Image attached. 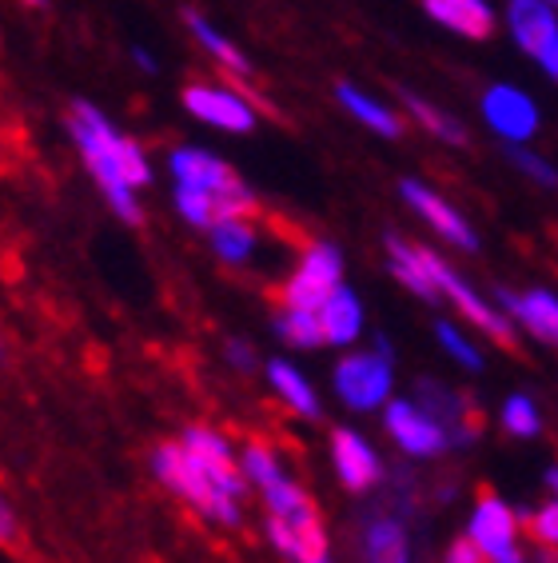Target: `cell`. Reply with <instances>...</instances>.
<instances>
[{
    "label": "cell",
    "mask_w": 558,
    "mask_h": 563,
    "mask_svg": "<svg viewBox=\"0 0 558 563\" xmlns=\"http://www.w3.org/2000/svg\"><path fill=\"white\" fill-rule=\"evenodd\" d=\"M68 136H72L88 176L97 180L104 200L112 205V212L124 224H140L144 220L140 188L152 185V164L144 144L112 129V120L88 100L68 104Z\"/></svg>",
    "instance_id": "cell-1"
},
{
    "label": "cell",
    "mask_w": 558,
    "mask_h": 563,
    "mask_svg": "<svg viewBox=\"0 0 558 563\" xmlns=\"http://www.w3.org/2000/svg\"><path fill=\"white\" fill-rule=\"evenodd\" d=\"M152 476L160 479L164 488L172 492L176 499H183L196 516H204L208 523H220V528H239L244 523V508H239L236 496H227L208 467L196 460V455L183 452V444H156L152 452Z\"/></svg>",
    "instance_id": "cell-2"
},
{
    "label": "cell",
    "mask_w": 558,
    "mask_h": 563,
    "mask_svg": "<svg viewBox=\"0 0 558 563\" xmlns=\"http://www.w3.org/2000/svg\"><path fill=\"white\" fill-rule=\"evenodd\" d=\"M344 288V252L327 244V240H312L303 249L300 264L291 268V276L279 284V308H308V312H320L323 303L332 300L335 292Z\"/></svg>",
    "instance_id": "cell-3"
},
{
    "label": "cell",
    "mask_w": 558,
    "mask_h": 563,
    "mask_svg": "<svg viewBox=\"0 0 558 563\" xmlns=\"http://www.w3.org/2000/svg\"><path fill=\"white\" fill-rule=\"evenodd\" d=\"M391 344L383 336L376 340V352H347L335 364V396L351 408V412H376L391 404Z\"/></svg>",
    "instance_id": "cell-4"
},
{
    "label": "cell",
    "mask_w": 558,
    "mask_h": 563,
    "mask_svg": "<svg viewBox=\"0 0 558 563\" xmlns=\"http://www.w3.org/2000/svg\"><path fill=\"white\" fill-rule=\"evenodd\" d=\"M427 268H431V280H435V288H439V296L451 303V308L462 316V320H467V324L479 328V332H483L487 340H494V344L503 347V352H518L515 320H511L503 308L487 303L483 296L475 292L471 284L462 280L459 272L443 261V256H435V252H427Z\"/></svg>",
    "instance_id": "cell-5"
},
{
    "label": "cell",
    "mask_w": 558,
    "mask_h": 563,
    "mask_svg": "<svg viewBox=\"0 0 558 563\" xmlns=\"http://www.w3.org/2000/svg\"><path fill=\"white\" fill-rule=\"evenodd\" d=\"M180 104L200 124L232 132V136H247L259 124V109L247 100L244 88L224 85V80H188L180 92Z\"/></svg>",
    "instance_id": "cell-6"
},
{
    "label": "cell",
    "mask_w": 558,
    "mask_h": 563,
    "mask_svg": "<svg viewBox=\"0 0 558 563\" xmlns=\"http://www.w3.org/2000/svg\"><path fill=\"white\" fill-rule=\"evenodd\" d=\"M415 404L431 420L439 423L443 432L451 435L455 448H471L483 440L487 432V416L479 408V400H471L467 391H455L439 379H418L415 384Z\"/></svg>",
    "instance_id": "cell-7"
},
{
    "label": "cell",
    "mask_w": 558,
    "mask_h": 563,
    "mask_svg": "<svg viewBox=\"0 0 558 563\" xmlns=\"http://www.w3.org/2000/svg\"><path fill=\"white\" fill-rule=\"evenodd\" d=\"M506 29L515 44L558 85V12L550 0H511Z\"/></svg>",
    "instance_id": "cell-8"
},
{
    "label": "cell",
    "mask_w": 558,
    "mask_h": 563,
    "mask_svg": "<svg viewBox=\"0 0 558 563\" xmlns=\"http://www.w3.org/2000/svg\"><path fill=\"white\" fill-rule=\"evenodd\" d=\"M399 196H403V205H408L435 236L447 240L451 249H459V252L483 249V240H479V232L471 228V220L462 217L459 208L447 205L431 185H423V180H415V176H403V180H399Z\"/></svg>",
    "instance_id": "cell-9"
},
{
    "label": "cell",
    "mask_w": 558,
    "mask_h": 563,
    "mask_svg": "<svg viewBox=\"0 0 558 563\" xmlns=\"http://www.w3.org/2000/svg\"><path fill=\"white\" fill-rule=\"evenodd\" d=\"M359 560L364 563H415V540H411V520L395 508L376 504L359 520Z\"/></svg>",
    "instance_id": "cell-10"
},
{
    "label": "cell",
    "mask_w": 558,
    "mask_h": 563,
    "mask_svg": "<svg viewBox=\"0 0 558 563\" xmlns=\"http://www.w3.org/2000/svg\"><path fill=\"white\" fill-rule=\"evenodd\" d=\"M383 428L399 444V452L411 460H439L451 448V435L431 420L415 400H391L383 408Z\"/></svg>",
    "instance_id": "cell-11"
},
{
    "label": "cell",
    "mask_w": 558,
    "mask_h": 563,
    "mask_svg": "<svg viewBox=\"0 0 558 563\" xmlns=\"http://www.w3.org/2000/svg\"><path fill=\"white\" fill-rule=\"evenodd\" d=\"M332 464H335L339 484H344L351 496H367V492L383 488V479H387L379 452L367 444L355 428H332Z\"/></svg>",
    "instance_id": "cell-12"
},
{
    "label": "cell",
    "mask_w": 558,
    "mask_h": 563,
    "mask_svg": "<svg viewBox=\"0 0 558 563\" xmlns=\"http://www.w3.org/2000/svg\"><path fill=\"white\" fill-rule=\"evenodd\" d=\"M518 516L511 504L494 488H479L475 492V511H471V523H467V536H471L487 555H506L518 548Z\"/></svg>",
    "instance_id": "cell-13"
},
{
    "label": "cell",
    "mask_w": 558,
    "mask_h": 563,
    "mask_svg": "<svg viewBox=\"0 0 558 563\" xmlns=\"http://www.w3.org/2000/svg\"><path fill=\"white\" fill-rule=\"evenodd\" d=\"M483 120L503 144H526L538 132V104L515 85H491L483 92Z\"/></svg>",
    "instance_id": "cell-14"
},
{
    "label": "cell",
    "mask_w": 558,
    "mask_h": 563,
    "mask_svg": "<svg viewBox=\"0 0 558 563\" xmlns=\"http://www.w3.org/2000/svg\"><path fill=\"white\" fill-rule=\"evenodd\" d=\"M168 173H172L176 185H192L212 192L215 205H220V196H227L232 188L244 185L232 164H224L208 148H192V144H180V148L168 152Z\"/></svg>",
    "instance_id": "cell-15"
},
{
    "label": "cell",
    "mask_w": 558,
    "mask_h": 563,
    "mask_svg": "<svg viewBox=\"0 0 558 563\" xmlns=\"http://www.w3.org/2000/svg\"><path fill=\"white\" fill-rule=\"evenodd\" d=\"M271 548L288 563H332V540H327V528L320 520H279L268 516L264 520Z\"/></svg>",
    "instance_id": "cell-16"
},
{
    "label": "cell",
    "mask_w": 558,
    "mask_h": 563,
    "mask_svg": "<svg viewBox=\"0 0 558 563\" xmlns=\"http://www.w3.org/2000/svg\"><path fill=\"white\" fill-rule=\"evenodd\" d=\"M499 308H503L515 324H523L526 332L543 344L558 347V296L547 288H526V292H511V288H499Z\"/></svg>",
    "instance_id": "cell-17"
},
{
    "label": "cell",
    "mask_w": 558,
    "mask_h": 563,
    "mask_svg": "<svg viewBox=\"0 0 558 563\" xmlns=\"http://www.w3.org/2000/svg\"><path fill=\"white\" fill-rule=\"evenodd\" d=\"M383 249H387V272L395 276L403 288H408L415 300L423 303H439V288L431 280V268H427V249H418L415 240L399 236V232H387L383 236Z\"/></svg>",
    "instance_id": "cell-18"
},
{
    "label": "cell",
    "mask_w": 558,
    "mask_h": 563,
    "mask_svg": "<svg viewBox=\"0 0 558 563\" xmlns=\"http://www.w3.org/2000/svg\"><path fill=\"white\" fill-rule=\"evenodd\" d=\"M423 12L467 41H487L494 33V12L487 0H423Z\"/></svg>",
    "instance_id": "cell-19"
},
{
    "label": "cell",
    "mask_w": 558,
    "mask_h": 563,
    "mask_svg": "<svg viewBox=\"0 0 558 563\" xmlns=\"http://www.w3.org/2000/svg\"><path fill=\"white\" fill-rule=\"evenodd\" d=\"M335 100H339V109H344L355 124H364L367 132H376L383 141H399V136H403V117L391 112L387 104H379L371 92L355 88L351 80H339V85H335Z\"/></svg>",
    "instance_id": "cell-20"
},
{
    "label": "cell",
    "mask_w": 558,
    "mask_h": 563,
    "mask_svg": "<svg viewBox=\"0 0 558 563\" xmlns=\"http://www.w3.org/2000/svg\"><path fill=\"white\" fill-rule=\"evenodd\" d=\"M264 372H268V384L279 400H283V408H291V412L303 416V420H320L323 416L320 391L312 388V379L303 376L295 364H288V360H268Z\"/></svg>",
    "instance_id": "cell-21"
},
{
    "label": "cell",
    "mask_w": 558,
    "mask_h": 563,
    "mask_svg": "<svg viewBox=\"0 0 558 563\" xmlns=\"http://www.w3.org/2000/svg\"><path fill=\"white\" fill-rule=\"evenodd\" d=\"M320 328H323V344L351 347L355 340H359V332H364V300L344 284V288L320 308Z\"/></svg>",
    "instance_id": "cell-22"
},
{
    "label": "cell",
    "mask_w": 558,
    "mask_h": 563,
    "mask_svg": "<svg viewBox=\"0 0 558 563\" xmlns=\"http://www.w3.org/2000/svg\"><path fill=\"white\" fill-rule=\"evenodd\" d=\"M208 244H212L215 261L227 264V268H239L256 256L259 232L252 224V217H220L208 228Z\"/></svg>",
    "instance_id": "cell-23"
},
{
    "label": "cell",
    "mask_w": 558,
    "mask_h": 563,
    "mask_svg": "<svg viewBox=\"0 0 558 563\" xmlns=\"http://www.w3.org/2000/svg\"><path fill=\"white\" fill-rule=\"evenodd\" d=\"M183 24L192 29L196 44H200V48H204V53L212 56L215 65H220L227 76H232V80H252V60H247V56L239 53L236 44L227 41V36L220 33V29H215V24L208 21V16H200L196 9H183Z\"/></svg>",
    "instance_id": "cell-24"
},
{
    "label": "cell",
    "mask_w": 558,
    "mask_h": 563,
    "mask_svg": "<svg viewBox=\"0 0 558 563\" xmlns=\"http://www.w3.org/2000/svg\"><path fill=\"white\" fill-rule=\"evenodd\" d=\"M399 100H403V109L411 112V120H415L427 136H435L439 144H451V148H467V129H462L451 112H443L439 104L423 100L418 92H411V88H399Z\"/></svg>",
    "instance_id": "cell-25"
},
{
    "label": "cell",
    "mask_w": 558,
    "mask_h": 563,
    "mask_svg": "<svg viewBox=\"0 0 558 563\" xmlns=\"http://www.w3.org/2000/svg\"><path fill=\"white\" fill-rule=\"evenodd\" d=\"M259 496H264L268 516H279V520H320V504L312 499V492L300 488L291 476L276 479V484L264 488Z\"/></svg>",
    "instance_id": "cell-26"
},
{
    "label": "cell",
    "mask_w": 558,
    "mask_h": 563,
    "mask_svg": "<svg viewBox=\"0 0 558 563\" xmlns=\"http://www.w3.org/2000/svg\"><path fill=\"white\" fill-rule=\"evenodd\" d=\"M239 472L247 476V484L252 488H271L276 479L288 476V467H283V460H279V452L268 444V440H259V435H252V440H244V448H239Z\"/></svg>",
    "instance_id": "cell-27"
},
{
    "label": "cell",
    "mask_w": 558,
    "mask_h": 563,
    "mask_svg": "<svg viewBox=\"0 0 558 563\" xmlns=\"http://www.w3.org/2000/svg\"><path fill=\"white\" fill-rule=\"evenodd\" d=\"M180 444L188 448L196 460H204V464H239L232 440H227L224 432L208 428V423H188L180 432Z\"/></svg>",
    "instance_id": "cell-28"
},
{
    "label": "cell",
    "mask_w": 558,
    "mask_h": 563,
    "mask_svg": "<svg viewBox=\"0 0 558 563\" xmlns=\"http://www.w3.org/2000/svg\"><path fill=\"white\" fill-rule=\"evenodd\" d=\"M276 336L288 347H323L320 312H308V308H279Z\"/></svg>",
    "instance_id": "cell-29"
},
{
    "label": "cell",
    "mask_w": 558,
    "mask_h": 563,
    "mask_svg": "<svg viewBox=\"0 0 558 563\" xmlns=\"http://www.w3.org/2000/svg\"><path fill=\"white\" fill-rule=\"evenodd\" d=\"M499 423H503V432L515 435V440H535V435L543 432V412H538V404L531 400L526 391H515V396L503 400Z\"/></svg>",
    "instance_id": "cell-30"
},
{
    "label": "cell",
    "mask_w": 558,
    "mask_h": 563,
    "mask_svg": "<svg viewBox=\"0 0 558 563\" xmlns=\"http://www.w3.org/2000/svg\"><path fill=\"white\" fill-rule=\"evenodd\" d=\"M172 200H176V212H180V220H188L192 228H204V232H208V228L220 220V205H215V196L204 192V188L176 185Z\"/></svg>",
    "instance_id": "cell-31"
},
{
    "label": "cell",
    "mask_w": 558,
    "mask_h": 563,
    "mask_svg": "<svg viewBox=\"0 0 558 563\" xmlns=\"http://www.w3.org/2000/svg\"><path fill=\"white\" fill-rule=\"evenodd\" d=\"M435 340H439V347L459 364L462 372H483V352L467 340V332H462L459 324H451V320H435Z\"/></svg>",
    "instance_id": "cell-32"
},
{
    "label": "cell",
    "mask_w": 558,
    "mask_h": 563,
    "mask_svg": "<svg viewBox=\"0 0 558 563\" xmlns=\"http://www.w3.org/2000/svg\"><path fill=\"white\" fill-rule=\"evenodd\" d=\"M503 156L511 164H515V168L526 176V180H535L538 188H558V168L550 161H543L538 152L526 148V144H506Z\"/></svg>",
    "instance_id": "cell-33"
},
{
    "label": "cell",
    "mask_w": 558,
    "mask_h": 563,
    "mask_svg": "<svg viewBox=\"0 0 558 563\" xmlns=\"http://www.w3.org/2000/svg\"><path fill=\"white\" fill-rule=\"evenodd\" d=\"M526 523V531H531V540L538 543V548H547V552H558V499H547L538 511H518Z\"/></svg>",
    "instance_id": "cell-34"
},
{
    "label": "cell",
    "mask_w": 558,
    "mask_h": 563,
    "mask_svg": "<svg viewBox=\"0 0 558 563\" xmlns=\"http://www.w3.org/2000/svg\"><path fill=\"white\" fill-rule=\"evenodd\" d=\"M16 543H21V520H16L12 499L0 492V548H16Z\"/></svg>",
    "instance_id": "cell-35"
},
{
    "label": "cell",
    "mask_w": 558,
    "mask_h": 563,
    "mask_svg": "<svg viewBox=\"0 0 558 563\" xmlns=\"http://www.w3.org/2000/svg\"><path fill=\"white\" fill-rule=\"evenodd\" d=\"M443 563H491V555L479 548V543L471 540V536H459V540L447 548V555H443Z\"/></svg>",
    "instance_id": "cell-36"
},
{
    "label": "cell",
    "mask_w": 558,
    "mask_h": 563,
    "mask_svg": "<svg viewBox=\"0 0 558 563\" xmlns=\"http://www.w3.org/2000/svg\"><path fill=\"white\" fill-rule=\"evenodd\" d=\"M224 356H227V364L236 372H256V352H252V344L247 340H227V347H224Z\"/></svg>",
    "instance_id": "cell-37"
},
{
    "label": "cell",
    "mask_w": 558,
    "mask_h": 563,
    "mask_svg": "<svg viewBox=\"0 0 558 563\" xmlns=\"http://www.w3.org/2000/svg\"><path fill=\"white\" fill-rule=\"evenodd\" d=\"M132 60H136L140 73H160V65H156V56H152L148 48H140V44L132 48Z\"/></svg>",
    "instance_id": "cell-38"
},
{
    "label": "cell",
    "mask_w": 558,
    "mask_h": 563,
    "mask_svg": "<svg viewBox=\"0 0 558 563\" xmlns=\"http://www.w3.org/2000/svg\"><path fill=\"white\" fill-rule=\"evenodd\" d=\"M543 484H547L550 499H558V464H550V467H547V476H543Z\"/></svg>",
    "instance_id": "cell-39"
},
{
    "label": "cell",
    "mask_w": 558,
    "mask_h": 563,
    "mask_svg": "<svg viewBox=\"0 0 558 563\" xmlns=\"http://www.w3.org/2000/svg\"><path fill=\"white\" fill-rule=\"evenodd\" d=\"M491 563H526V555H523V548H515V552H506V555H494Z\"/></svg>",
    "instance_id": "cell-40"
},
{
    "label": "cell",
    "mask_w": 558,
    "mask_h": 563,
    "mask_svg": "<svg viewBox=\"0 0 558 563\" xmlns=\"http://www.w3.org/2000/svg\"><path fill=\"white\" fill-rule=\"evenodd\" d=\"M538 563H558V555L547 552V548H538Z\"/></svg>",
    "instance_id": "cell-41"
},
{
    "label": "cell",
    "mask_w": 558,
    "mask_h": 563,
    "mask_svg": "<svg viewBox=\"0 0 558 563\" xmlns=\"http://www.w3.org/2000/svg\"><path fill=\"white\" fill-rule=\"evenodd\" d=\"M21 4H29V9H48V0H21Z\"/></svg>",
    "instance_id": "cell-42"
},
{
    "label": "cell",
    "mask_w": 558,
    "mask_h": 563,
    "mask_svg": "<svg viewBox=\"0 0 558 563\" xmlns=\"http://www.w3.org/2000/svg\"><path fill=\"white\" fill-rule=\"evenodd\" d=\"M9 360V344H4V332H0V364Z\"/></svg>",
    "instance_id": "cell-43"
},
{
    "label": "cell",
    "mask_w": 558,
    "mask_h": 563,
    "mask_svg": "<svg viewBox=\"0 0 558 563\" xmlns=\"http://www.w3.org/2000/svg\"><path fill=\"white\" fill-rule=\"evenodd\" d=\"M550 4H558V0H550Z\"/></svg>",
    "instance_id": "cell-44"
}]
</instances>
